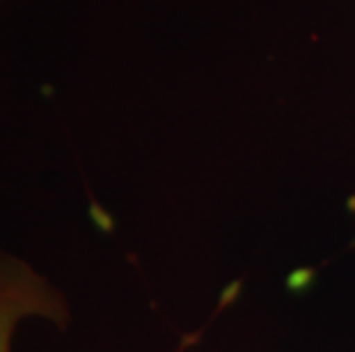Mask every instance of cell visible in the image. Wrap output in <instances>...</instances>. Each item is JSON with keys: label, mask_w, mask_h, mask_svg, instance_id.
<instances>
[{"label": "cell", "mask_w": 355, "mask_h": 352, "mask_svg": "<svg viewBox=\"0 0 355 352\" xmlns=\"http://www.w3.org/2000/svg\"><path fill=\"white\" fill-rule=\"evenodd\" d=\"M33 320L67 329L69 299L40 268L0 245V352H14L19 329Z\"/></svg>", "instance_id": "cell-1"}, {"label": "cell", "mask_w": 355, "mask_h": 352, "mask_svg": "<svg viewBox=\"0 0 355 352\" xmlns=\"http://www.w3.org/2000/svg\"><path fill=\"white\" fill-rule=\"evenodd\" d=\"M0 3H3V0H0Z\"/></svg>", "instance_id": "cell-2"}]
</instances>
